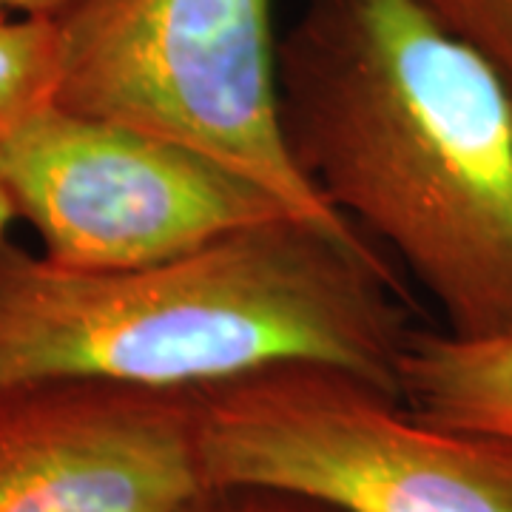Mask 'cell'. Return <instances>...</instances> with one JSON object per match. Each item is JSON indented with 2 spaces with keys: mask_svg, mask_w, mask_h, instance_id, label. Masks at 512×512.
<instances>
[{
  "mask_svg": "<svg viewBox=\"0 0 512 512\" xmlns=\"http://www.w3.org/2000/svg\"><path fill=\"white\" fill-rule=\"evenodd\" d=\"M205 490L197 390L0 387V512H183Z\"/></svg>",
  "mask_w": 512,
  "mask_h": 512,
  "instance_id": "6",
  "label": "cell"
},
{
  "mask_svg": "<svg viewBox=\"0 0 512 512\" xmlns=\"http://www.w3.org/2000/svg\"><path fill=\"white\" fill-rule=\"evenodd\" d=\"M419 3L493 69L512 100V0H419Z\"/></svg>",
  "mask_w": 512,
  "mask_h": 512,
  "instance_id": "9",
  "label": "cell"
},
{
  "mask_svg": "<svg viewBox=\"0 0 512 512\" xmlns=\"http://www.w3.org/2000/svg\"><path fill=\"white\" fill-rule=\"evenodd\" d=\"M0 183L43 254L86 271L137 268L296 217L194 148L57 103L0 140Z\"/></svg>",
  "mask_w": 512,
  "mask_h": 512,
  "instance_id": "5",
  "label": "cell"
},
{
  "mask_svg": "<svg viewBox=\"0 0 512 512\" xmlns=\"http://www.w3.org/2000/svg\"><path fill=\"white\" fill-rule=\"evenodd\" d=\"M63 74L55 18L0 15V140L55 106Z\"/></svg>",
  "mask_w": 512,
  "mask_h": 512,
  "instance_id": "8",
  "label": "cell"
},
{
  "mask_svg": "<svg viewBox=\"0 0 512 512\" xmlns=\"http://www.w3.org/2000/svg\"><path fill=\"white\" fill-rule=\"evenodd\" d=\"M15 217H18V214H15V205H12L9 194H6V188H3V183H0V242L6 239V228L12 225Z\"/></svg>",
  "mask_w": 512,
  "mask_h": 512,
  "instance_id": "12",
  "label": "cell"
},
{
  "mask_svg": "<svg viewBox=\"0 0 512 512\" xmlns=\"http://www.w3.org/2000/svg\"><path fill=\"white\" fill-rule=\"evenodd\" d=\"M293 163L444 330H512V100L419 0H308L279 37Z\"/></svg>",
  "mask_w": 512,
  "mask_h": 512,
  "instance_id": "1",
  "label": "cell"
},
{
  "mask_svg": "<svg viewBox=\"0 0 512 512\" xmlns=\"http://www.w3.org/2000/svg\"><path fill=\"white\" fill-rule=\"evenodd\" d=\"M208 487L339 512H512V441L404 407L362 376L282 362L197 390Z\"/></svg>",
  "mask_w": 512,
  "mask_h": 512,
  "instance_id": "3",
  "label": "cell"
},
{
  "mask_svg": "<svg viewBox=\"0 0 512 512\" xmlns=\"http://www.w3.org/2000/svg\"><path fill=\"white\" fill-rule=\"evenodd\" d=\"M55 20L57 106L194 148L296 217L359 234L285 143L274 0H69Z\"/></svg>",
  "mask_w": 512,
  "mask_h": 512,
  "instance_id": "4",
  "label": "cell"
},
{
  "mask_svg": "<svg viewBox=\"0 0 512 512\" xmlns=\"http://www.w3.org/2000/svg\"><path fill=\"white\" fill-rule=\"evenodd\" d=\"M396 382L404 407L424 419L512 441V330L456 336L416 325Z\"/></svg>",
  "mask_w": 512,
  "mask_h": 512,
  "instance_id": "7",
  "label": "cell"
},
{
  "mask_svg": "<svg viewBox=\"0 0 512 512\" xmlns=\"http://www.w3.org/2000/svg\"><path fill=\"white\" fill-rule=\"evenodd\" d=\"M413 328L402 276L365 234L299 217L117 271L0 242V387L109 379L202 390L319 362L399 396Z\"/></svg>",
  "mask_w": 512,
  "mask_h": 512,
  "instance_id": "2",
  "label": "cell"
},
{
  "mask_svg": "<svg viewBox=\"0 0 512 512\" xmlns=\"http://www.w3.org/2000/svg\"><path fill=\"white\" fill-rule=\"evenodd\" d=\"M183 512H339L305 495L262 487H214L194 498Z\"/></svg>",
  "mask_w": 512,
  "mask_h": 512,
  "instance_id": "10",
  "label": "cell"
},
{
  "mask_svg": "<svg viewBox=\"0 0 512 512\" xmlns=\"http://www.w3.org/2000/svg\"><path fill=\"white\" fill-rule=\"evenodd\" d=\"M69 0H0V15L15 18H60Z\"/></svg>",
  "mask_w": 512,
  "mask_h": 512,
  "instance_id": "11",
  "label": "cell"
}]
</instances>
